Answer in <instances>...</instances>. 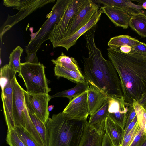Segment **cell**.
Segmentation results:
<instances>
[{
  "label": "cell",
  "mask_w": 146,
  "mask_h": 146,
  "mask_svg": "<svg viewBox=\"0 0 146 146\" xmlns=\"http://www.w3.org/2000/svg\"><path fill=\"white\" fill-rule=\"evenodd\" d=\"M89 87V84L86 82L84 83H77L74 87L50 96V98L51 99L55 97L67 98L70 100L87 91Z\"/></svg>",
  "instance_id": "obj_23"
},
{
  "label": "cell",
  "mask_w": 146,
  "mask_h": 146,
  "mask_svg": "<svg viewBox=\"0 0 146 146\" xmlns=\"http://www.w3.org/2000/svg\"><path fill=\"white\" fill-rule=\"evenodd\" d=\"M94 3L102 4L121 9L127 12L130 16L139 13H145L141 9V5L135 4L128 0H92Z\"/></svg>",
  "instance_id": "obj_17"
},
{
  "label": "cell",
  "mask_w": 146,
  "mask_h": 146,
  "mask_svg": "<svg viewBox=\"0 0 146 146\" xmlns=\"http://www.w3.org/2000/svg\"><path fill=\"white\" fill-rule=\"evenodd\" d=\"M143 108L146 110V103L144 104L142 106Z\"/></svg>",
  "instance_id": "obj_42"
},
{
  "label": "cell",
  "mask_w": 146,
  "mask_h": 146,
  "mask_svg": "<svg viewBox=\"0 0 146 146\" xmlns=\"http://www.w3.org/2000/svg\"><path fill=\"white\" fill-rule=\"evenodd\" d=\"M108 116L115 123L124 129L129 104L123 96L109 99Z\"/></svg>",
  "instance_id": "obj_12"
},
{
  "label": "cell",
  "mask_w": 146,
  "mask_h": 146,
  "mask_svg": "<svg viewBox=\"0 0 146 146\" xmlns=\"http://www.w3.org/2000/svg\"><path fill=\"white\" fill-rule=\"evenodd\" d=\"M136 115L133 103L129 104L127 121L124 129L127 127Z\"/></svg>",
  "instance_id": "obj_33"
},
{
  "label": "cell",
  "mask_w": 146,
  "mask_h": 146,
  "mask_svg": "<svg viewBox=\"0 0 146 146\" xmlns=\"http://www.w3.org/2000/svg\"><path fill=\"white\" fill-rule=\"evenodd\" d=\"M55 1V0H38L33 5L25 6L22 8L16 14L12 16L8 14L7 19L1 27V36L13 26L37 9L43 7L47 4L54 3Z\"/></svg>",
  "instance_id": "obj_13"
},
{
  "label": "cell",
  "mask_w": 146,
  "mask_h": 146,
  "mask_svg": "<svg viewBox=\"0 0 146 146\" xmlns=\"http://www.w3.org/2000/svg\"><path fill=\"white\" fill-rule=\"evenodd\" d=\"M86 0H71L59 22L56 24L51 32L49 40L54 48L57 47L62 40L70 25L82 7Z\"/></svg>",
  "instance_id": "obj_8"
},
{
  "label": "cell",
  "mask_w": 146,
  "mask_h": 146,
  "mask_svg": "<svg viewBox=\"0 0 146 146\" xmlns=\"http://www.w3.org/2000/svg\"><path fill=\"white\" fill-rule=\"evenodd\" d=\"M87 121L68 119L62 112L53 114L46 124L49 134L48 146H79Z\"/></svg>",
  "instance_id": "obj_3"
},
{
  "label": "cell",
  "mask_w": 146,
  "mask_h": 146,
  "mask_svg": "<svg viewBox=\"0 0 146 146\" xmlns=\"http://www.w3.org/2000/svg\"><path fill=\"white\" fill-rule=\"evenodd\" d=\"M24 97L29 112L46 124L49 118L48 104L51 99L50 96L48 94H30L25 90Z\"/></svg>",
  "instance_id": "obj_9"
},
{
  "label": "cell",
  "mask_w": 146,
  "mask_h": 146,
  "mask_svg": "<svg viewBox=\"0 0 146 146\" xmlns=\"http://www.w3.org/2000/svg\"><path fill=\"white\" fill-rule=\"evenodd\" d=\"M140 129V125L138 121L131 130L124 137L121 146H130Z\"/></svg>",
  "instance_id": "obj_30"
},
{
  "label": "cell",
  "mask_w": 146,
  "mask_h": 146,
  "mask_svg": "<svg viewBox=\"0 0 146 146\" xmlns=\"http://www.w3.org/2000/svg\"><path fill=\"white\" fill-rule=\"evenodd\" d=\"M104 129L113 146H121L124 137V129L108 116L105 120Z\"/></svg>",
  "instance_id": "obj_19"
},
{
  "label": "cell",
  "mask_w": 146,
  "mask_h": 146,
  "mask_svg": "<svg viewBox=\"0 0 146 146\" xmlns=\"http://www.w3.org/2000/svg\"><path fill=\"white\" fill-rule=\"evenodd\" d=\"M88 91V90H87ZM87 91L69 100L62 113L68 119L86 121L89 115Z\"/></svg>",
  "instance_id": "obj_10"
},
{
  "label": "cell",
  "mask_w": 146,
  "mask_h": 146,
  "mask_svg": "<svg viewBox=\"0 0 146 146\" xmlns=\"http://www.w3.org/2000/svg\"><path fill=\"white\" fill-rule=\"evenodd\" d=\"M25 91L15 77L13 93V115L14 123L15 127L23 128L33 139L39 143L42 139L31 119L25 101Z\"/></svg>",
  "instance_id": "obj_4"
},
{
  "label": "cell",
  "mask_w": 146,
  "mask_h": 146,
  "mask_svg": "<svg viewBox=\"0 0 146 146\" xmlns=\"http://www.w3.org/2000/svg\"><path fill=\"white\" fill-rule=\"evenodd\" d=\"M29 113L31 119L41 138L44 146H48L49 140V134L46 124L34 115Z\"/></svg>",
  "instance_id": "obj_26"
},
{
  "label": "cell",
  "mask_w": 146,
  "mask_h": 146,
  "mask_svg": "<svg viewBox=\"0 0 146 146\" xmlns=\"http://www.w3.org/2000/svg\"><path fill=\"white\" fill-rule=\"evenodd\" d=\"M129 26L141 36L146 37V13H139L131 16Z\"/></svg>",
  "instance_id": "obj_21"
},
{
  "label": "cell",
  "mask_w": 146,
  "mask_h": 146,
  "mask_svg": "<svg viewBox=\"0 0 146 146\" xmlns=\"http://www.w3.org/2000/svg\"><path fill=\"white\" fill-rule=\"evenodd\" d=\"M143 9H146V1H145L141 5Z\"/></svg>",
  "instance_id": "obj_39"
},
{
  "label": "cell",
  "mask_w": 146,
  "mask_h": 146,
  "mask_svg": "<svg viewBox=\"0 0 146 146\" xmlns=\"http://www.w3.org/2000/svg\"><path fill=\"white\" fill-rule=\"evenodd\" d=\"M96 26L84 34L88 57H83L84 76L89 86L110 98L123 96L120 79L111 61L106 60L96 47L94 37Z\"/></svg>",
  "instance_id": "obj_2"
},
{
  "label": "cell",
  "mask_w": 146,
  "mask_h": 146,
  "mask_svg": "<svg viewBox=\"0 0 146 146\" xmlns=\"http://www.w3.org/2000/svg\"><path fill=\"white\" fill-rule=\"evenodd\" d=\"M107 54L120 80L123 96L129 104L146 103V56L124 53L119 48L107 49Z\"/></svg>",
  "instance_id": "obj_1"
},
{
  "label": "cell",
  "mask_w": 146,
  "mask_h": 146,
  "mask_svg": "<svg viewBox=\"0 0 146 146\" xmlns=\"http://www.w3.org/2000/svg\"><path fill=\"white\" fill-rule=\"evenodd\" d=\"M38 33V31H37L35 33H32V34H31V35H30L31 36V39L29 42H31L34 39V38H35L36 35H37Z\"/></svg>",
  "instance_id": "obj_38"
},
{
  "label": "cell",
  "mask_w": 146,
  "mask_h": 146,
  "mask_svg": "<svg viewBox=\"0 0 146 146\" xmlns=\"http://www.w3.org/2000/svg\"><path fill=\"white\" fill-rule=\"evenodd\" d=\"M44 66L39 62L21 63L18 76L24 80L26 92L32 94H48L51 89L48 86Z\"/></svg>",
  "instance_id": "obj_5"
},
{
  "label": "cell",
  "mask_w": 146,
  "mask_h": 146,
  "mask_svg": "<svg viewBox=\"0 0 146 146\" xmlns=\"http://www.w3.org/2000/svg\"><path fill=\"white\" fill-rule=\"evenodd\" d=\"M102 146H113L109 138L105 133L104 136Z\"/></svg>",
  "instance_id": "obj_36"
},
{
  "label": "cell",
  "mask_w": 146,
  "mask_h": 146,
  "mask_svg": "<svg viewBox=\"0 0 146 146\" xmlns=\"http://www.w3.org/2000/svg\"><path fill=\"white\" fill-rule=\"evenodd\" d=\"M146 139V135L140 129L130 146H141Z\"/></svg>",
  "instance_id": "obj_32"
},
{
  "label": "cell",
  "mask_w": 146,
  "mask_h": 146,
  "mask_svg": "<svg viewBox=\"0 0 146 146\" xmlns=\"http://www.w3.org/2000/svg\"><path fill=\"white\" fill-rule=\"evenodd\" d=\"M17 73L8 64L1 69L0 84L4 115L7 131L15 129L13 115V88Z\"/></svg>",
  "instance_id": "obj_7"
},
{
  "label": "cell",
  "mask_w": 146,
  "mask_h": 146,
  "mask_svg": "<svg viewBox=\"0 0 146 146\" xmlns=\"http://www.w3.org/2000/svg\"><path fill=\"white\" fill-rule=\"evenodd\" d=\"M6 141L9 146H26L18 135L15 129L7 131Z\"/></svg>",
  "instance_id": "obj_28"
},
{
  "label": "cell",
  "mask_w": 146,
  "mask_h": 146,
  "mask_svg": "<svg viewBox=\"0 0 146 146\" xmlns=\"http://www.w3.org/2000/svg\"><path fill=\"white\" fill-rule=\"evenodd\" d=\"M99 9V6L92 0H86L70 25L61 41L73 35L86 25Z\"/></svg>",
  "instance_id": "obj_11"
},
{
  "label": "cell",
  "mask_w": 146,
  "mask_h": 146,
  "mask_svg": "<svg viewBox=\"0 0 146 146\" xmlns=\"http://www.w3.org/2000/svg\"><path fill=\"white\" fill-rule=\"evenodd\" d=\"M141 146H146V139L145 141Z\"/></svg>",
  "instance_id": "obj_41"
},
{
  "label": "cell",
  "mask_w": 146,
  "mask_h": 146,
  "mask_svg": "<svg viewBox=\"0 0 146 146\" xmlns=\"http://www.w3.org/2000/svg\"><path fill=\"white\" fill-rule=\"evenodd\" d=\"M103 13L100 7L86 25L73 35L61 41L59 43L57 47H64L67 51H68L70 47L76 44L78 39L80 36L96 25L100 19L102 14Z\"/></svg>",
  "instance_id": "obj_14"
},
{
  "label": "cell",
  "mask_w": 146,
  "mask_h": 146,
  "mask_svg": "<svg viewBox=\"0 0 146 146\" xmlns=\"http://www.w3.org/2000/svg\"><path fill=\"white\" fill-rule=\"evenodd\" d=\"M119 50L124 53H129L131 49V47L127 45L121 46L119 48Z\"/></svg>",
  "instance_id": "obj_37"
},
{
  "label": "cell",
  "mask_w": 146,
  "mask_h": 146,
  "mask_svg": "<svg viewBox=\"0 0 146 146\" xmlns=\"http://www.w3.org/2000/svg\"><path fill=\"white\" fill-rule=\"evenodd\" d=\"M105 133L104 130L90 126L87 121L79 146H102Z\"/></svg>",
  "instance_id": "obj_15"
},
{
  "label": "cell",
  "mask_w": 146,
  "mask_h": 146,
  "mask_svg": "<svg viewBox=\"0 0 146 146\" xmlns=\"http://www.w3.org/2000/svg\"><path fill=\"white\" fill-rule=\"evenodd\" d=\"M15 129L20 139L26 146H40L28 135L23 128L16 127Z\"/></svg>",
  "instance_id": "obj_29"
},
{
  "label": "cell",
  "mask_w": 146,
  "mask_h": 146,
  "mask_svg": "<svg viewBox=\"0 0 146 146\" xmlns=\"http://www.w3.org/2000/svg\"><path fill=\"white\" fill-rule=\"evenodd\" d=\"M54 70L55 75L58 77L65 78L76 84L86 82L82 73L69 70L58 65H55Z\"/></svg>",
  "instance_id": "obj_22"
},
{
  "label": "cell",
  "mask_w": 146,
  "mask_h": 146,
  "mask_svg": "<svg viewBox=\"0 0 146 146\" xmlns=\"http://www.w3.org/2000/svg\"><path fill=\"white\" fill-rule=\"evenodd\" d=\"M23 49L19 46H17L11 53L8 65L10 67L19 74L20 71V58Z\"/></svg>",
  "instance_id": "obj_27"
},
{
  "label": "cell",
  "mask_w": 146,
  "mask_h": 146,
  "mask_svg": "<svg viewBox=\"0 0 146 146\" xmlns=\"http://www.w3.org/2000/svg\"><path fill=\"white\" fill-rule=\"evenodd\" d=\"M71 0H57L46 17L48 19L39 29L38 33L31 42L25 46L27 53L38 51L42 44L49 40L50 34L54 25L60 21Z\"/></svg>",
  "instance_id": "obj_6"
},
{
  "label": "cell",
  "mask_w": 146,
  "mask_h": 146,
  "mask_svg": "<svg viewBox=\"0 0 146 146\" xmlns=\"http://www.w3.org/2000/svg\"><path fill=\"white\" fill-rule=\"evenodd\" d=\"M37 51L34 52L27 54V56L25 59L26 62L32 64H38L39 62H38V58L36 56Z\"/></svg>",
  "instance_id": "obj_34"
},
{
  "label": "cell",
  "mask_w": 146,
  "mask_h": 146,
  "mask_svg": "<svg viewBox=\"0 0 146 146\" xmlns=\"http://www.w3.org/2000/svg\"><path fill=\"white\" fill-rule=\"evenodd\" d=\"M138 121V119L137 115L129 125L127 128L124 129V137L127 135L133 129Z\"/></svg>",
  "instance_id": "obj_35"
},
{
  "label": "cell",
  "mask_w": 146,
  "mask_h": 146,
  "mask_svg": "<svg viewBox=\"0 0 146 146\" xmlns=\"http://www.w3.org/2000/svg\"><path fill=\"white\" fill-rule=\"evenodd\" d=\"M103 12L106 15L115 26L124 29L128 28L130 16L123 10L111 6H105L100 7Z\"/></svg>",
  "instance_id": "obj_16"
},
{
  "label": "cell",
  "mask_w": 146,
  "mask_h": 146,
  "mask_svg": "<svg viewBox=\"0 0 146 146\" xmlns=\"http://www.w3.org/2000/svg\"><path fill=\"white\" fill-rule=\"evenodd\" d=\"M54 107V106L53 105H51L49 106L48 107L49 111H51L53 109Z\"/></svg>",
  "instance_id": "obj_40"
},
{
  "label": "cell",
  "mask_w": 146,
  "mask_h": 146,
  "mask_svg": "<svg viewBox=\"0 0 146 146\" xmlns=\"http://www.w3.org/2000/svg\"><path fill=\"white\" fill-rule=\"evenodd\" d=\"M129 53L135 54L146 56V44L141 42L131 47V49Z\"/></svg>",
  "instance_id": "obj_31"
},
{
  "label": "cell",
  "mask_w": 146,
  "mask_h": 146,
  "mask_svg": "<svg viewBox=\"0 0 146 146\" xmlns=\"http://www.w3.org/2000/svg\"><path fill=\"white\" fill-rule=\"evenodd\" d=\"M51 61L55 65H59L69 70L82 73L75 59L73 57L66 56L63 52L56 59H52Z\"/></svg>",
  "instance_id": "obj_25"
},
{
  "label": "cell",
  "mask_w": 146,
  "mask_h": 146,
  "mask_svg": "<svg viewBox=\"0 0 146 146\" xmlns=\"http://www.w3.org/2000/svg\"><path fill=\"white\" fill-rule=\"evenodd\" d=\"M109 98L96 88L89 86L87 100L89 115L91 116L100 109Z\"/></svg>",
  "instance_id": "obj_18"
},
{
  "label": "cell",
  "mask_w": 146,
  "mask_h": 146,
  "mask_svg": "<svg viewBox=\"0 0 146 146\" xmlns=\"http://www.w3.org/2000/svg\"><path fill=\"white\" fill-rule=\"evenodd\" d=\"M141 42L129 35H120L111 38L108 43V45L109 48L113 49L125 45L132 47Z\"/></svg>",
  "instance_id": "obj_24"
},
{
  "label": "cell",
  "mask_w": 146,
  "mask_h": 146,
  "mask_svg": "<svg viewBox=\"0 0 146 146\" xmlns=\"http://www.w3.org/2000/svg\"><path fill=\"white\" fill-rule=\"evenodd\" d=\"M109 99L100 109L90 116L88 122L89 125L98 129L104 130L105 121L109 113Z\"/></svg>",
  "instance_id": "obj_20"
}]
</instances>
